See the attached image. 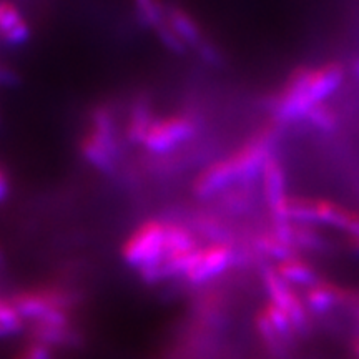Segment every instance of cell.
I'll use <instances>...</instances> for the list:
<instances>
[{
  "instance_id": "cell-1",
  "label": "cell",
  "mask_w": 359,
  "mask_h": 359,
  "mask_svg": "<svg viewBox=\"0 0 359 359\" xmlns=\"http://www.w3.org/2000/svg\"><path fill=\"white\" fill-rule=\"evenodd\" d=\"M122 255L137 269L160 264L165 258V223L148 222L138 226L123 245Z\"/></svg>"
},
{
  "instance_id": "cell-2",
  "label": "cell",
  "mask_w": 359,
  "mask_h": 359,
  "mask_svg": "<svg viewBox=\"0 0 359 359\" xmlns=\"http://www.w3.org/2000/svg\"><path fill=\"white\" fill-rule=\"evenodd\" d=\"M195 133V125L187 116H172V118L160 120L151 125L147 133L143 147L154 154H167L173 150L178 143L188 140Z\"/></svg>"
},
{
  "instance_id": "cell-3",
  "label": "cell",
  "mask_w": 359,
  "mask_h": 359,
  "mask_svg": "<svg viewBox=\"0 0 359 359\" xmlns=\"http://www.w3.org/2000/svg\"><path fill=\"white\" fill-rule=\"evenodd\" d=\"M235 259L236 255L230 246H226L224 243H215L212 246H208V248H203L201 263L187 280L191 283H203L206 280H210V278H215L226 271L228 268L233 266Z\"/></svg>"
},
{
  "instance_id": "cell-4",
  "label": "cell",
  "mask_w": 359,
  "mask_h": 359,
  "mask_svg": "<svg viewBox=\"0 0 359 359\" xmlns=\"http://www.w3.org/2000/svg\"><path fill=\"white\" fill-rule=\"evenodd\" d=\"M235 180L236 172L231 158L218 161L200 175V178L195 182V193L200 196H210L230 187Z\"/></svg>"
},
{
  "instance_id": "cell-5",
  "label": "cell",
  "mask_w": 359,
  "mask_h": 359,
  "mask_svg": "<svg viewBox=\"0 0 359 359\" xmlns=\"http://www.w3.org/2000/svg\"><path fill=\"white\" fill-rule=\"evenodd\" d=\"M116 154L115 137H102L90 133L82 142V156L92 167L98 170H110Z\"/></svg>"
},
{
  "instance_id": "cell-6",
  "label": "cell",
  "mask_w": 359,
  "mask_h": 359,
  "mask_svg": "<svg viewBox=\"0 0 359 359\" xmlns=\"http://www.w3.org/2000/svg\"><path fill=\"white\" fill-rule=\"evenodd\" d=\"M167 19L170 22V25L173 27L175 34L178 35L183 43L188 42L191 47L203 50V42H201L200 30L195 22L191 20V17H188L185 12L178 11V8H170L167 13Z\"/></svg>"
},
{
  "instance_id": "cell-7",
  "label": "cell",
  "mask_w": 359,
  "mask_h": 359,
  "mask_svg": "<svg viewBox=\"0 0 359 359\" xmlns=\"http://www.w3.org/2000/svg\"><path fill=\"white\" fill-rule=\"evenodd\" d=\"M198 248L195 235L183 224H165V255L187 253Z\"/></svg>"
},
{
  "instance_id": "cell-8",
  "label": "cell",
  "mask_w": 359,
  "mask_h": 359,
  "mask_svg": "<svg viewBox=\"0 0 359 359\" xmlns=\"http://www.w3.org/2000/svg\"><path fill=\"white\" fill-rule=\"evenodd\" d=\"M154 123V114H151L150 107H148L147 103H137L132 109V114H130V120L127 125L128 140H132L135 143H142L143 145L147 133L150 132Z\"/></svg>"
},
{
  "instance_id": "cell-9",
  "label": "cell",
  "mask_w": 359,
  "mask_h": 359,
  "mask_svg": "<svg viewBox=\"0 0 359 359\" xmlns=\"http://www.w3.org/2000/svg\"><path fill=\"white\" fill-rule=\"evenodd\" d=\"M24 318L20 316L11 299H0V333H17L24 327Z\"/></svg>"
},
{
  "instance_id": "cell-10",
  "label": "cell",
  "mask_w": 359,
  "mask_h": 359,
  "mask_svg": "<svg viewBox=\"0 0 359 359\" xmlns=\"http://www.w3.org/2000/svg\"><path fill=\"white\" fill-rule=\"evenodd\" d=\"M24 22V17L17 6L11 2H0V35L2 39Z\"/></svg>"
},
{
  "instance_id": "cell-11",
  "label": "cell",
  "mask_w": 359,
  "mask_h": 359,
  "mask_svg": "<svg viewBox=\"0 0 359 359\" xmlns=\"http://www.w3.org/2000/svg\"><path fill=\"white\" fill-rule=\"evenodd\" d=\"M17 359H52V348L45 346V344L35 341V343L30 344V346Z\"/></svg>"
},
{
  "instance_id": "cell-12",
  "label": "cell",
  "mask_w": 359,
  "mask_h": 359,
  "mask_svg": "<svg viewBox=\"0 0 359 359\" xmlns=\"http://www.w3.org/2000/svg\"><path fill=\"white\" fill-rule=\"evenodd\" d=\"M7 191H8V183H7V178L6 175L0 172V201L7 196Z\"/></svg>"
},
{
  "instance_id": "cell-13",
  "label": "cell",
  "mask_w": 359,
  "mask_h": 359,
  "mask_svg": "<svg viewBox=\"0 0 359 359\" xmlns=\"http://www.w3.org/2000/svg\"><path fill=\"white\" fill-rule=\"evenodd\" d=\"M0 263H2V250H0Z\"/></svg>"
},
{
  "instance_id": "cell-14",
  "label": "cell",
  "mask_w": 359,
  "mask_h": 359,
  "mask_svg": "<svg viewBox=\"0 0 359 359\" xmlns=\"http://www.w3.org/2000/svg\"><path fill=\"white\" fill-rule=\"evenodd\" d=\"M0 334H2V333H0Z\"/></svg>"
}]
</instances>
